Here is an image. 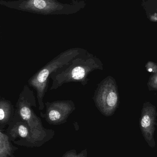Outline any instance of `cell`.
Segmentation results:
<instances>
[{
	"label": "cell",
	"mask_w": 157,
	"mask_h": 157,
	"mask_svg": "<svg viewBox=\"0 0 157 157\" xmlns=\"http://www.w3.org/2000/svg\"><path fill=\"white\" fill-rule=\"evenodd\" d=\"M101 61L85 50L74 58L68 65L52 74V84L50 90H55L66 83L77 82L85 86L89 81L88 76L97 70H103Z\"/></svg>",
	"instance_id": "cell-1"
},
{
	"label": "cell",
	"mask_w": 157,
	"mask_h": 157,
	"mask_svg": "<svg viewBox=\"0 0 157 157\" xmlns=\"http://www.w3.org/2000/svg\"><path fill=\"white\" fill-rule=\"evenodd\" d=\"M85 50L81 48H73L61 52L29 79L28 83L29 86L33 88L37 92L39 110H42L44 109L45 103L43 99L48 91L50 76L52 74L69 64L74 58Z\"/></svg>",
	"instance_id": "cell-2"
},
{
	"label": "cell",
	"mask_w": 157,
	"mask_h": 157,
	"mask_svg": "<svg viewBox=\"0 0 157 157\" xmlns=\"http://www.w3.org/2000/svg\"><path fill=\"white\" fill-rule=\"evenodd\" d=\"M37 104L33 90L27 85L24 86L15 106V113L27 123L36 140L45 136L41 120L32 109V107L37 108Z\"/></svg>",
	"instance_id": "cell-3"
},
{
	"label": "cell",
	"mask_w": 157,
	"mask_h": 157,
	"mask_svg": "<svg viewBox=\"0 0 157 157\" xmlns=\"http://www.w3.org/2000/svg\"><path fill=\"white\" fill-rule=\"evenodd\" d=\"M93 99L102 114L106 116L112 115L119 101L118 87L114 78L109 76L102 80L95 90Z\"/></svg>",
	"instance_id": "cell-4"
},
{
	"label": "cell",
	"mask_w": 157,
	"mask_h": 157,
	"mask_svg": "<svg viewBox=\"0 0 157 157\" xmlns=\"http://www.w3.org/2000/svg\"><path fill=\"white\" fill-rule=\"evenodd\" d=\"M45 113L40 112L41 116L47 122L53 125L64 123L76 109L74 102L72 100H63L45 102Z\"/></svg>",
	"instance_id": "cell-5"
},
{
	"label": "cell",
	"mask_w": 157,
	"mask_h": 157,
	"mask_svg": "<svg viewBox=\"0 0 157 157\" xmlns=\"http://www.w3.org/2000/svg\"><path fill=\"white\" fill-rule=\"evenodd\" d=\"M157 116L155 107L149 102L145 103L142 111L140 126L145 139L152 147L155 146L154 135Z\"/></svg>",
	"instance_id": "cell-6"
},
{
	"label": "cell",
	"mask_w": 157,
	"mask_h": 157,
	"mask_svg": "<svg viewBox=\"0 0 157 157\" xmlns=\"http://www.w3.org/2000/svg\"><path fill=\"white\" fill-rule=\"evenodd\" d=\"M15 108L9 100L1 97L0 98V124L4 126L12 121L14 116Z\"/></svg>",
	"instance_id": "cell-7"
},
{
	"label": "cell",
	"mask_w": 157,
	"mask_h": 157,
	"mask_svg": "<svg viewBox=\"0 0 157 157\" xmlns=\"http://www.w3.org/2000/svg\"><path fill=\"white\" fill-rule=\"evenodd\" d=\"M12 147L6 135L0 132V157H8L11 156Z\"/></svg>",
	"instance_id": "cell-8"
},
{
	"label": "cell",
	"mask_w": 157,
	"mask_h": 157,
	"mask_svg": "<svg viewBox=\"0 0 157 157\" xmlns=\"http://www.w3.org/2000/svg\"><path fill=\"white\" fill-rule=\"evenodd\" d=\"M148 86L150 90H157V72L150 77Z\"/></svg>",
	"instance_id": "cell-9"
},
{
	"label": "cell",
	"mask_w": 157,
	"mask_h": 157,
	"mask_svg": "<svg viewBox=\"0 0 157 157\" xmlns=\"http://www.w3.org/2000/svg\"><path fill=\"white\" fill-rule=\"evenodd\" d=\"M33 3L36 8L40 9L45 8L46 5L45 1L43 0H34Z\"/></svg>",
	"instance_id": "cell-10"
},
{
	"label": "cell",
	"mask_w": 157,
	"mask_h": 157,
	"mask_svg": "<svg viewBox=\"0 0 157 157\" xmlns=\"http://www.w3.org/2000/svg\"><path fill=\"white\" fill-rule=\"evenodd\" d=\"M64 157H86L84 154H80V155H77L74 153L68 152Z\"/></svg>",
	"instance_id": "cell-11"
}]
</instances>
